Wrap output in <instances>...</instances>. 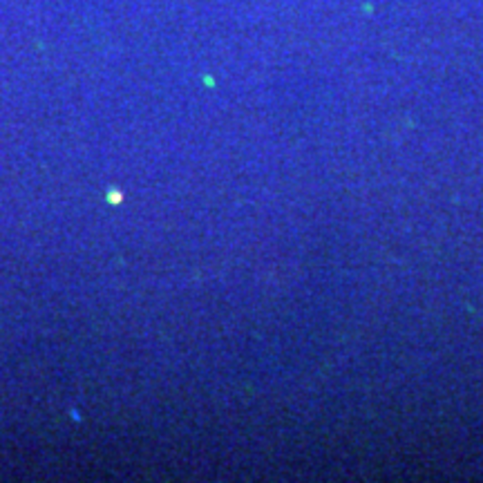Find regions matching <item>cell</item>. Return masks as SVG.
<instances>
[{
    "label": "cell",
    "instance_id": "obj_1",
    "mask_svg": "<svg viewBox=\"0 0 483 483\" xmlns=\"http://www.w3.org/2000/svg\"><path fill=\"white\" fill-rule=\"evenodd\" d=\"M105 199L110 201L112 206H117V204H121V201H123V193H119V191H114V188H112V191L105 195Z\"/></svg>",
    "mask_w": 483,
    "mask_h": 483
}]
</instances>
